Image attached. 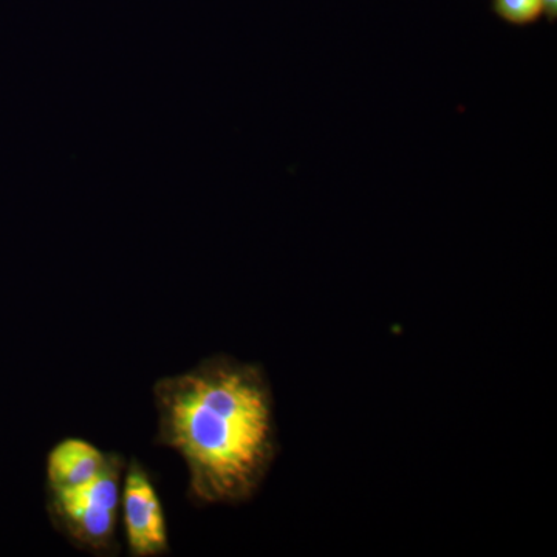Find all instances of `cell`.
I'll list each match as a JSON object with an SVG mask.
<instances>
[{"label": "cell", "instance_id": "1", "mask_svg": "<svg viewBox=\"0 0 557 557\" xmlns=\"http://www.w3.org/2000/svg\"><path fill=\"white\" fill-rule=\"evenodd\" d=\"M156 445L188 469L199 508L237 507L258 496L278 454L274 395L265 369L219 354L152 387Z\"/></svg>", "mask_w": 557, "mask_h": 557}, {"label": "cell", "instance_id": "3", "mask_svg": "<svg viewBox=\"0 0 557 557\" xmlns=\"http://www.w3.org/2000/svg\"><path fill=\"white\" fill-rule=\"evenodd\" d=\"M121 518L132 557L170 555V534L159 493L148 469L138 458H131L121 490Z\"/></svg>", "mask_w": 557, "mask_h": 557}, {"label": "cell", "instance_id": "6", "mask_svg": "<svg viewBox=\"0 0 557 557\" xmlns=\"http://www.w3.org/2000/svg\"><path fill=\"white\" fill-rule=\"evenodd\" d=\"M542 9L547 14L549 21H555L557 16V0H542Z\"/></svg>", "mask_w": 557, "mask_h": 557}, {"label": "cell", "instance_id": "4", "mask_svg": "<svg viewBox=\"0 0 557 557\" xmlns=\"http://www.w3.org/2000/svg\"><path fill=\"white\" fill-rule=\"evenodd\" d=\"M104 453L83 438H64L50 449L46 461V490L78 485L104 467Z\"/></svg>", "mask_w": 557, "mask_h": 557}, {"label": "cell", "instance_id": "5", "mask_svg": "<svg viewBox=\"0 0 557 557\" xmlns=\"http://www.w3.org/2000/svg\"><path fill=\"white\" fill-rule=\"evenodd\" d=\"M494 10L502 20L515 25H528L544 14L542 0H494Z\"/></svg>", "mask_w": 557, "mask_h": 557}, {"label": "cell", "instance_id": "2", "mask_svg": "<svg viewBox=\"0 0 557 557\" xmlns=\"http://www.w3.org/2000/svg\"><path fill=\"white\" fill-rule=\"evenodd\" d=\"M126 465L121 454L109 453L95 478L78 485L46 490L51 525L76 549L95 556L120 555L116 530Z\"/></svg>", "mask_w": 557, "mask_h": 557}]
</instances>
